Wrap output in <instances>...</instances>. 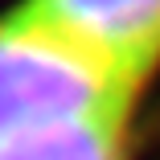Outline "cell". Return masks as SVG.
I'll return each instance as SVG.
<instances>
[{
	"label": "cell",
	"instance_id": "3957f363",
	"mask_svg": "<svg viewBox=\"0 0 160 160\" xmlns=\"http://www.w3.org/2000/svg\"><path fill=\"white\" fill-rule=\"evenodd\" d=\"M132 103L33 123L0 140V160H132Z\"/></svg>",
	"mask_w": 160,
	"mask_h": 160
},
{
	"label": "cell",
	"instance_id": "6da1fadb",
	"mask_svg": "<svg viewBox=\"0 0 160 160\" xmlns=\"http://www.w3.org/2000/svg\"><path fill=\"white\" fill-rule=\"evenodd\" d=\"M111 103H140L119 90L94 62L37 29L17 8L0 12V140L33 123Z\"/></svg>",
	"mask_w": 160,
	"mask_h": 160
},
{
	"label": "cell",
	"instance_id": "7a4b0ae2",
	"mask_svg": "<svg viewBox=\"0 0 160 160\" xmlns=\"http://www.w3.org/2000/svg\"><path fill=\"white\" fill-rule=\"evenodd\" d=\"M12 8L94 62L132 99H144L160 74V0H21Z\"/></svg>",
	"mask_w": 160,
	"mask_h": 160
}]
</instances>
